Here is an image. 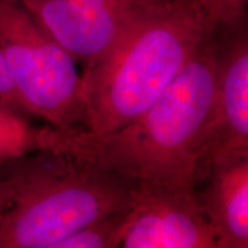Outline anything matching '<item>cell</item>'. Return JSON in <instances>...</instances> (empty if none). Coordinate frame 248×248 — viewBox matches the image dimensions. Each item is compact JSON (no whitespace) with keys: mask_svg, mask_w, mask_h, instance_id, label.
<instances>
[{"mask_svg":"<svg viewBox=\"0 0 248 248\" xmlns=\"http://www.w3.org/2000/svg\"><path fill=\"white\" fill-rule=\"evenodd\" d=\"M79 1L99 11L135 15L161 4L164 0H79Z\"/></svg>","mask_w":248,"mask_h":248,"instance_id":"obj_12","label":"cell"},{"mask_svg":"<svg viewBox=\"0 0 248 248\" xmlns=\"http://www.w3.org/2000/svg\"><path fill=\"white\" fill-rule=\"evenodd\" d=\"M215 89L212 123L195 185L207 167L223 157L248 154V23L246 16L216 23Z\"/></svg>","mask_w":248,"mask_h":248,"instance_id":"obj_5","label":"cell"},{"mask_svg":"<svg viewBox=\"0 0 248 248\" xmlns=\"http://www.w3.org/2000/svg\"><path fill=\"white\" fill-rule=\"evenodd\" d=\"M214 26L198 0H166L136 18L110 51L83 71L85 128L110 132L140 115Z\"/></svg>","mask_w":248,"mask_h":248,"instance_id":"obj_2","label":"cell"},{"mask_svg":"<svg viewBox=\"0 0 248 248\" xmlns=\"http://www.w3.org/2000/svg\"><path fill=\"white\" fill-rule=\"evenodd\" d=\"M120 247L216 248V239L194 188L140 181Z\"/></svg>","mask_w":248,"mask_h":248,"instance_id":"obj_6","label":"cell"},{"mask_svg":"<svg viewBox=\"0 0 248 248\" xmlns=\"http://www.w3.org/2000/svg\"><path fill=\"white\" fill-rule=\"evenodd\" d=\"M38 128L27 117L12 111L0 113V163L38 150Z\"/></svg>","mask_w":248,"mask_h":248,"instance_id":"obj_10","label":"cell"},{"mask_svg":"<svg viewBox=\"0 0 248 248\" xmlns=\"http://www.w3.org/2000/svg\"><path fill=\"white\" fill-rule=\"evenodd\" d=\"M214 23L232 22L246 16L248 0H198Z\"/></svg>","mask_w":248,"mask_h":248,"instance_id":"obj_11","label":"cell"},{"mask_svg":"<svg viewBox=\"0 0 248 248\" xmlns=\"http://www.w3.org/2000/svg\"><path fill=\"white\" fill-rule=\"evenodd\" d=\"M17 1L61 47L66 49L76 63L82 64L83 71L105 57L126 28L151 9L140 14L126 15L99 11L79 0Z\"/></svg>","mask_w":248,"mask_h":248,"instance_id":"obj_7","label":"cell"},{"mask_svg":"<svg viewBox=\"0 0 248 248\" xmlns=\"http://www.w3.org/2000/svg\"><path fill=\"white\" fill-rule=\"evenodd\" d=\"M199 184L203 188H194L195 194L215 234L216 248H247L248 154L210 163Z\"/></svg>","mask_w":248,"mask_h":248,"instance_id":"obj_8","label":"cell"},{"mask_svg":"<svg viewBox=\"0 0 248 248\" xmlns=\"http://www.w3.org/2000/svg\"><path fill=\"white\" fill-rule=\"evenodd\" d=\"M130 209V208H129ZM129 209L95 219L61 240L55 248H114L120 247Z\"/></svg>","mask_w":248,"mask_h":248,"instance_id":"obj_9","label":"cell"},{"mask_svg":"<svg viewBox=\"0 0 248 248\" xmlns=\"http://www.w3.org/2000/svg\"><path fill=\"white\" fill-rule=\"evenodd\" d=\"M0 176L11 199L0 248H55L89 223L131 208L140 182L45 148L0 163Z\"/></svg>","mask_w":248,"mask_h":248,"instance_id":"obj_3","label":"cell"},{"mask_svg":"<svg viewBox=\"0 0 248 248\" xmlns=\"http://www.w3.org/2000/svg\"><path fill=\"white\" fill-rule=\"evenodd\" d=\"M0 51L28 115L53 128L86 126L77 63L17 0H0Z\"/></svg>","mask_w":248,"mask_h":248,"instance_id":"obj_4","label":"cell"},{"mask_svg":"<svg viewBox=\"0 0 248 248\" xmlns=\"http://www.w3.org/2000/svg\"><path fill=\"white\" fill-rule=\"evenodd\" d=\"M214 89L213 28L140 115L106 133L46 124L38 128V150L62 152L137 181L194 188L212 123Z\"/></svg>","mask_w":248,"mask_h":248,"instance_id":"obj_1","label":"cell"},{"mask_svg":"<svg viewBox=\"0 0 248 248\" xmlns=\"http://www.w3.org/2000/svg\"><path fill=\"white\" fill-rule=\"evenodd\" d=\"M9 204H11V199H9L7 187H6L4 179L0 176V219H1L4 213L7 210Z\"/></svg>","mask_w":248,"mask_h":248,"instance_id":"obj_14","label":"cell"},{"mask_svg":"<svg viewBox=\"0 0 248 248\" xmlns=\"http://www.w3.org/2000/svg\"><path fill=\"white\" fill-rule=\"evenodd\" d=\"M0 105L17 115L29 116L9 75L7 64L1 51H0Z\"/></svg>","mask_w":248,"mask_h":248,"instance_id":"obj_13","label":"cell"},{"mask_svg":"<svg viewBox=\"0 0 248 248\" xmlns=\"http://www.w3.org/2000/svg\"><path fill=\"white\" fill-rule=\"evenodd\" d=\"M1 111H11V110L6 109V108H4V107L1 106V105H0V113H1ZM12 113H13V111H12Z\"/></svg>","mask_w":248,"mask_h":248,"instance_id":"obj_15","label":"cell"}]
</instances>
